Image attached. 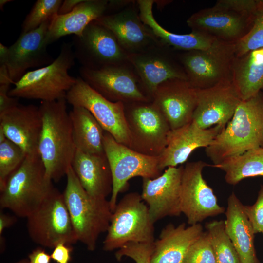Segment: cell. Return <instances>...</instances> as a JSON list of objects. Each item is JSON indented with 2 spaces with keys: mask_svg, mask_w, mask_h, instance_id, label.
I'll return each instance as SVG.
<instances>
[{
  "mask_svg": "<svg viewBox=\"0 0 263 263\" xmlns=\"http://www.w3.org/2000/svg\"><path fill=\"white\" fill-rule=\"evenodd\" d=\"M63 193L78 241L95 249L101 234L107 232L112 214L109 201L93 196L82 187L71 166Z\"/></svg>",
  "mask_w": 263,
  "mask_h": 263,
  "instance_id": "4",
  "label": "cell"
},
{
  "mask_svg": "<svg viewBox=\"0 0 263 263\" xmlns=\"http://www.w3.org/2000/svg\"><path fill=\"white\" fill-rule=\"evenodd\" d=\"M254 16L239 13L216 3L211 7L193 13L187 23L192 31L236 43L251 29Z\"/></svg>",
  "mask_w": 263,
  "mask_h": 263,
  "instance_id": "16",
  "label": "cell"
},
{
  "mask_svg": "<svg viewBox=\"0 0 263 263\" xmlns=\"http://www.w3.org/2000/svg\"><path fill=\"white\" fill-rule=\"evenodd\" d=\"M71 167L82 187L89 194L106 198L112 194L113 176L105 152L92 154L76 150Z\"/></svg>",
  "mask_w": 263,
  "mask_h": 263,
  "instance_id": "25",
  "label": "cell"
},
{
  "mask_svg": "<svg viewBox=\"0 0 263 263\" xmlns=\"http://www.w3.org/2000/svg\"><path fill=\"white\" fill-rule=\"evenodd\" d=\"M263 235V232L262 233Z\"/></svg>",
  "mask_w": 263,
  "mask_h": 263,
  "instance_id": "49",
  "label": "cell"
},
{
  "mask_svg": "<svg viewBox=\"0 0 263 263\" xmlns=\"http://www.w3.org/2000/svg\"><path fill=\"white\" fill-rule=\"evenodd\" d=\"M259 147H263L262 91L241 101L231 120L205 151L215 165Z\"/></svg>",
  "mask_w": 263,
  "mask_h": 263,
  "instance_id": "1",
  "label": "cell"
},
{
  "mask_svg": "<svg viewBox=\"0 0 263 263\" xmlns=\"http://www.w3.org/2000/svg\"><path fill=\"white\" fill-rule=\"evenodd\" d=\"M84 0H65L63 1L59 9L58 15H64L71 12Z\"/></svg>",
  "mask_w": 263,
  "mask_h": 263,
  "instance_id": "45",
  "label": "cell"
},
{
  "mask_svg": "<svg viewBox=\"0 0 263 263\" xmlns=\"http://www.w3.org/2000/svg\"><path fill=\"white\" fill-rule=\"evenodd\" d=\"M28 260L27 259H24L20 260V261H19L18 262L15 263H28Z\"/></svg>",
  "mask_w": 263,
  "mask_h": 263,
  "instance_id": "48",
  "label": "cell"
},
{
  "mask_svg": "<svg viewBox=\"0 0 263 263\" xmlns=\"http://www.w3.org/2000/svg\"><path fill=\"white\" fill-rule=\"evenodd\" d=\"M66 100L41 102L42 128L38 152L47 178L58 182L66 175L76 150Z\"/></svg>",
  "mask_w": 263,
  "mask_h": 263,
  "instance_id": "2",
  "label": "cell"
},
{
  "mask_svg": "<svg viewBox=\"0 0 263 263\" xmlns=\"http://www.w3.org/2000/svg\"><path fill=\"white\" fill-rule=\"evenodd\" d=\"M224 128L216 125L208 129L199 127L194 121L170 130L167 145L159 156L160 169L177 167L185 162L196 149L208 147Z\"/></svg>",
  "mask_w": 263,
  "mask_h": 263,
  "instance_id": "23",
  "label": "cell"
},
{
  "mask_svg": "<svg viewBox=\"0 0 263 263\" xmlns=\"http://www.w3.org/2000/svg\"><path fill=\"white\" fill-rule=\"evenodd\" d=\"M244 205L234 192L228 198L225 228L238 256L240 263H259L254 247V232Z\"/></svg>",
  "mask_w": 263,
  "mask_h": 263,
  "instance_id": "27",
  "label": "cell"
},
{
  "mask_svg": "<svg viewBox=\"0 0 263 263\" xmlns=\"http://www.w3.org/2000/svg\"><path fill=\"white\" fill-rule=\"evenodd\" d=\"M0 85L13 84L5 65H0Z\"/></svg>",
  "mask_w": 263,
  "mask_h": 263,
  "instance_id": "46",
  "label": "cell"
},
{
  "mask_svg": "<svg viewBox=\"0 0 263 263\" xmlns=\"http://www.w3.org/2000/svg\"><path fill=\"white\" fill-rule=\"evenodd\" d=\"M17 221L15 216L0 212V236L2 235L5 228L12 226Z\"/></svg>",
  "mask_w": 263,
  "mask_h": 263,
  "instance_id": "44",
  "label": "cell"
},
{
  "mask_svg": "<svg viewBox=\"0 0 263 263\" xmlns=\"http://www.w3.org/2000/svg\"><path fill=\"white\" fill-rule=\"evenodd\" d=\"M43 23L37 29L21 34L8 47L5 65L13 84L18 81L31 68L43 67L54 60L47 52L45 38L51 20Z\"/></svg>",
  "mask_w": 263,
  "mask_h": 263,
  "instance_id": "20",
  "label": "cell"
},
{
  "mask_svg": "<svg viewBox=\"0 0 263 263\" xmlns=\"http://www.w3.org/2000/svg\"><path fill=\"white\" fill-rule=\"evenodd\" d=\"M187 81L196 89L232 81L235 43L221 41L207 50L178 51Z\"/></svg>",
  "mask_w": 263,
  "mask_h": 263,
  "instance_id": "7",
  "label": "cell"
},
{
  "mask_svg": "<svg viewBox=\"0 0 263 263\" xmlns=\"http://www.w3.org/2000/svg\"><path fill=\"white\" fill-rule=\"evenodd\" d=\"M129 148L143 154L159 157L167 145L170 128L151 102L124 104Z\"/></svg>",
  "mask_w": 263,
  "mask_h": 263,
  "instance_id": "9",
  "label": "cell"
},
{
  "mask_svg": "<svg viewBox=\"0 0 263 263\" xmlns=\"http://www.w3.org/2000/svg\"><path fill=\"white\" fill-rule=\"evenodd\" d=\"M75 59L81 67L97 70L130 63L128 54L113 34L107 28L93 21L72 43Z\"/></svg>",
  "mask_w": 263,
  "mask_h": 263,
  "instance_id": "12",
  "label": "cell"
},
{
  "mask_svg": "<svg viewBox=\"0 0 263 263\" xmlns=\"http://www.w3.org/2000/svg\"><path fill=\"white\" fill-rule=\"evenodd\" d=\"M27 219L30 238L41 246L54 248L60 242H78L63 194L55 188Z\"/></svg>",
  "mask_w": 263,
  "mask_h": 263,
  "instance_id": "8",
  "label": "cell"
},
{
  "mask_svg": "<svg viewBox=\"0 0 263 263\" xmlns=\"http://www.w3.org/2000/svg\"><path fill=\"white\" fill-rule=\"evenodd\" d=\"M196 92L192 121L202 129L216 125L225 127L242 101L232 81L196 89Z\"/></svg>",
  "mask_w": 263,
  "mask_h": 263,
  "instance_id": "19",
  "label": "cell"
},
{
  "mask_svg": "<svg viewBox=\"0 0 263 263\" xmlns=\"http://www.w3.org/2000/svg\"><path fill=\"white\" fill-rule=\"evenodd\" d=\"M205 227L210 237L216 263H240L237 252L226 232L225 221L207 222Z\"/></svg>",
  "mask_w": 263,
  "mask_h": 263,
  "instance_id": "32",
  "label": "cell"
},
{
  "mask_svg": "<svg viewBox=\"0 0 263 263\" xmlns=\"http://www.w3.org/2000/svg\"><path fill=\"white\" fill-rule=\"evenodd\" d=\"M26 156L24 151L7 137L0 141V191L9 176L21 165Z\"/></svg>",
  "mask_w": 263,
  "mask_h": 263,
  "instance_id": "33",
  "label": "cell"
},
{
  "mask_svg": "<svg viewBox=\"0 0 263 263\" xmlns=\"http://www.w3.org/2000/svg\"><path fill=\"white\" fill-rule=\"evenodd\" d=\"M203 232L200 223L188 227L185 223L167 225L153 242L151 263H183L189 248Z\"/></svg>",
  "mask_w": 263,
  "mask_h": 263,
  "instance_id": "24",
  "label": "cell"
},
{
  "mask_svg": "<svg viewBox=\"0 0 263 263\" xmlns=\"http://www.w3.org/2000/svg\"><path fill=\"white\" fill-rule=\"evenodd\" d=\"M133 1V0H109L106 12L105 15L118 12L130 5Z\"/></svg>",
  "mask_w": 263,
  "mask_h": 263,
  "instance_id": "43",
  "label": "cell"
},
{
  "mask_svg": "<svg viewBox=\"0 0 263 263\" xmlns=\"http://www.w3.org/2000/svg\"><path fill=\"white\" fill-rule=\"evenodd\" d=\"M54 187L46 175L39 154L26 155L0 191V206L27 218L41 205Z\"/></svg>",
  "mask_w": 263,
  "mask_h": 263,
  "instance_id": "3",
  "label": "cell"
},
{
  "mask_svg": "<svg viewBox=\"0 0 263 263\" xmlns=\"http://www.w3.org/2000/svg\"><path fill=\"white\" fill-rule=\"evenodd\" d=\"M154 2L152 0H137L142 21L163 43L177 51H189L207 50L222 41L200 32L191 31L189 34H178L168 31L159 25L154 18L152 6Z\"/></svg>",
  "mask_w": 263,
  "mask_h": 263,
  "instance_id": "28",
  "label": "cell"
},
{
  "mask_svg": "<svg viewBox=\"0 0 263 263\" xmlns=\"http://www.w3.org/2000/svg\"><path fill=\"white\" fill-rule=\"evenodd\" d=\"M72 244L65 242L58 243L53 248L51 259L57 263H70L73 250Z\"/></svg>",
  "mask_w": 263,
  "mask_h": 263,
  "instance_id": "40",
  "label": "cell"
},
{
  "mask_svg": "<svg viewBox=\"0 0 263 263\" xmlns=\"http://www.w3.org/2000/svg\"><path fill=\"white\" fill-rule=\"evenodd\" d=\"M108 0H84L73 10L64 15H56L52 19L45 38L46 46L63 36H80L93 21L105 15Z\"/></svg>",
  "mask_w": 263,
  "mask_h": 263,
  "instance_id": "26",
  "label": "cell"
},
{
  "mask_svg": "<svg viewBox=\"0 0 263 263\" xmlns=\"http://www.w3.org/2000/svg\"><path fill=\"white\" fill-rule=\"evenodd\" d=\"M263 47V0H258L253 25L248 33L235 43L236 57Z\"/></svg>",
  "mask_w": 263,
  "mask_h": 263,
  "instance_id": "34",
  "label": "cell"
},
{
  "mask_svg": "<svg viewBox=\"0 0 263 263\" xmlns=\"http://www.w3.org/2000/svg\"><path fill=\"white\" fill-rule=\"evenodd\" d=\"M75 59L72 44H62L57 57L50 64L27 72L10 89L9 96L51 102L65 98L76 81L68 74Z\"/></svg>",
  "mask_w": 263,
  "mask_h": 263,
  "instance_id": "5",
  "label": "cell"
},
{
  "mask_svg": "<svg viewBox=\"0 0 263 263\" xmlns=\"http://www.w3.org/2000/svg\"><path fill=\"white\" fill-rule=\"evenodd\" d=\"M183 263H216L208 233L204 232L190 246Z\"/></svg>",
  "mask_w": 263,
  "mask_h": 263,
  "instance_id": "36",
  "label": "cell"
},
{
  "mask_svg": "<svg viewBox=\"0 0 263 263\" xmlns=\"http://www.w3.org/2000/svg\"><path fill=\"white\" fill-rule=\"evenodd\" d=\"M76 150L92 154L104 153L105 131L86 108L73 106L69 113Z\"/></svg>",
  "mask_w": 263,
  "mask_h": 263,
  "instance_id": "30",
  "label": "cell"
},
{
  "mask_svg": "<svg viewBox=\"0 0 263 263\" xmlns=\"http://www.w3.org/2000/svg\"><path fill=\"white\" fill-rule=\"evenodd\" d=\"M151 102L164 117L171 130L192 121L197 104L196 89L186 80L172 79L160 84Z\"/></svg>",
  "mask_w": 263,
  "mask_h": 263,
  "instance_id": "21",
  "label": "cell"
},
{
  "mask_svg": "<svg viewBox=\"0 0 263 263\" xmlns=\"http://www.w3.org/2000/svg\"><path fill=\"white\" fill-rule=\"evenodd\" d=\"M255 234L263 232V185L258 192L255 203L251 206H243Z\"/></svg>",
  "mask_w": 263,
  "mask_h": 263,
  "instance_id": "38",
  "label": "cell"
},
{
  "mask_svg": "<svg viewBox=\"0 0 263 263\" xmlns=\"http://www.w3.org/2000/svg\"><path fill=\"white\" fill-rule=\"evenodd\" d=\"M109 29L129 55L141 53L160 40L142 20L137 0L121 11L95 20Z\"/></svg>",
  "mask_w": 263,
  "mask_h": 263,
  "instance_id": "17",
  "label": "cell"
},
{
  "mask_svg": "<svg viewBox=\"0 0 263 263\" xmlns=\"http://www.w3.org/2000/svg\"><path fill=\"white\" fill-rule=\"evenodd\" d=\"M184 166L169 167L154 179L142 178L141 196L149 207L152 221L167 216H179L180 208V188Z\"/></svg>",
  "mask_w": 263,
  "mask_h": 263,
  "instance_id": "18",
  "label": "cell"
},
{
  "mask_svg": "<svg viewBox=\"0 0 263 263\" xmlns=\"http://www.w3.org/2000/svg\"><path fill=\"white\" fill-rule=\"evenodd\" d=\"M258 0H219L216 3L239 13L253 16Z\"/></svg>",
  "mask_w": 263,
  "mask_h": 263,
  "instance_id": "39",
  "label": "cell"
},
{
  "mask_svg": "<svg viewBox=\"0 0 263 263\" xmlns=\"http://www.w3.org/2000/svg\"><path fill=\"white\" fill-rule=\"evenodd\" d=\"M0 128L26 155L39 154L42 119L39 107L19 104L0 113Z\"/></svg>",
  "mask_w": 263,
  "mask_h": 263,
  "instance_id": "22",
  "label": "cell"
},
{
  "mask_svg": "<svg viewBox=\"0 0 263 263\" xmlns=\"http://www.w3.org/2000/svg\"><path fill=\"white\" fill-rule=\"evenodd\" d=\"M211 166L223 171L225 179L230 185H236L248 177H263V147L250 150L219 164Z\"/></svg>",
  "mask_w": 263,
  "mask_h": 263,
  "instance_id": "31",
  "label": "cell"
},
{
  "mask_svg": "<svg viewBox=\"0 0 263 263\" xmlns=\"http://www.w3.org/2000/svg\"><path fill=\"white\" fill-rule=\"evenodd\" d=\"M13 0H0V9L1 10H2L3 9V7L5 5H6L7 3L13 1Z\"/></svg>",
  "mask_w": 263,
  "mask_h": 263,
  "instance_id": "47",
  "label": "cell"
},
{
  "mask_svg": "<svg viewBox=\"0 0 263 263\" xmlns=\"http://www.w3.org/2000/svg\"><path fill=\"white\" fill-rule=\"evenodd\" d=\"M153 243H127L115 253V258L120 261L124 256L132 259L135 263H151Z\"/></svg>",
  "mask_w": 263,
  "mask_h": 263,
  "instance_id": "37",
  "label": "cell"
},
{
  "mask_svg": "<svg viewBox=\"0 0 263 263\" xmlns=\"http://www.w3.org/2000/svg\"><path fill=\"white\" fill-rule=\"evenodd\" d=\"M66 100L72 106L87 109L105 131L117 142L129 147L130 140L123 103L106 99L80 76L67 92Z\"/></svg>",
  "mask_w": 263,
  "mask_h": 263,
  "instance_id": "13",
  "label": "cell"
},
{
  "mask_svg": "<svg viewBox=\"0 0 263 263\" xmlns=\"http://www.w3.org/2000/svg\"><path fill=\"white\" fill-rule=\"evenodd\" d=\"M154 223L141 194L130 192L117 203L103 242L106 251L119 249L127 243H153Z\"/></svg>",
  "mask_w": 263,
  "mask_h": 263,
  "instance_id": "6",
  "label": "cell"
},
{
  "mask_svg": "<svg viewBox=\"0 0 263 263\" xmlns=\"http://www.w3.org/2000/svg\"><path fill=\"white\" fill-rule=\"evenodd\" d=\"M79 72L84 81L110 101L124 104L151 101L130 63L97 70L81 67Z\"/></svg>",
  "mask_w": 263,
  "mask_h": 263,
  "instance_id": "11",
  "label": "cell"
},
{
  "mask_svg": "<svg viewBox=\"0 0 263 263\" xmlns=\"http://www.w3.org/2000/svg\"><path fill=\"white\" fill-rule=\"evenodd\" d=\"M10 85H0V113L19 104L18 98L11 97L8 94Z\"/></svg>",
  "mask_w": 263,
  "mask_h": 263,
  "instance_id": "41",
  "label": "cell"
},
{
  "mask_svg": "<svg viewBox=\"0 0 263 263\" xmlns=\"http://www.w3.org/2000/svg\"><path fill=\"white\" fill-rule=\"evenodd\" d=\"M129 59L143 91L151 101L154 91L161 83L172 79L187 80L178 51L161 41L141 53L130 55Z\"/></svg>",
  "mask_w": 263,
  "mask_h": 263,
  "instance_id": "14",
  "label": "cell"
},
{
  "mask_svg": "<svg viewBox=\"0 0 263 263\" xmlns=\"http://www.w3.org/2000/svg\"><path fill=\"white\" fill-rule=\"evenodd\" d=\"M63 1L38 0L26 16L21 26V34L34 30L46 21L52 19L56 14Z\"/></svg>",
  "mask_w": 263,
  "mask_h": 263,
  "instance_id": "35",
  "label": "cell"
},
{
  "mask_svg": "<svg viewBox=\"0 0 263 263\" xmlns=\"http://www.w3.org/2000/svg\"><path fill=\"white\" fill-rule=\"evenodd\" d=\"M105 153L110 166L113 187L109 200L112 212L117 204L119 193L127 188L128 181L136 176L154 179L162 174L159 157L147 156L117 142L105 131L103 138Z\"/></svg>",
  "mask_w": 263,
  "mask_h": 263,
  "instance_id": "10",
  "label": "cell"
},
{
  "mask_svg": "<svg viewBox=\"0 0 263 263\" xmlns=\"http://www.w3.org/2000/svg\"><path fill=\"white\" fill-rule=\"evenodd\" d=\"M206 162L197 161L187 163L184 166L180 188L181 213L188 223H199L209 217L225 213V209L217 202L212 189L203 176Z\"/></svg>",
  "mask_w": 263,
  "mask_h": 263,
  "instance_id": "15",
  "label": "cell"
},
{
  "mask_svg": "<svg viewBox=\"0 0 263 263\" xmlns=\"http://www.w3.org/2000/svg\"><path fill=\"white\" fill-rule=\"evenodd\" d=\"M28 263H50L51 255L45 249L38 247L29 255Z\"/></svg>",
  "mask_w": 263,
  "mask_h": 263,
  "instance_id": "42",
  "label": "cell"
},
{
  "mask_svg": "<svg viewBox=\"0 0 263 263\" xmlns=\"http://www.w3.org/2000/svg\"><path fill=\"white\" fill-rule=\"evenodd\" d=\"M232 82L242 100L263 90V47L235 57Z\"/></svg>",
  "mask_w": 263,
  "mask_h": 263,
  "instance_id": "29",
  "label": "cell"
}]
</instances>
